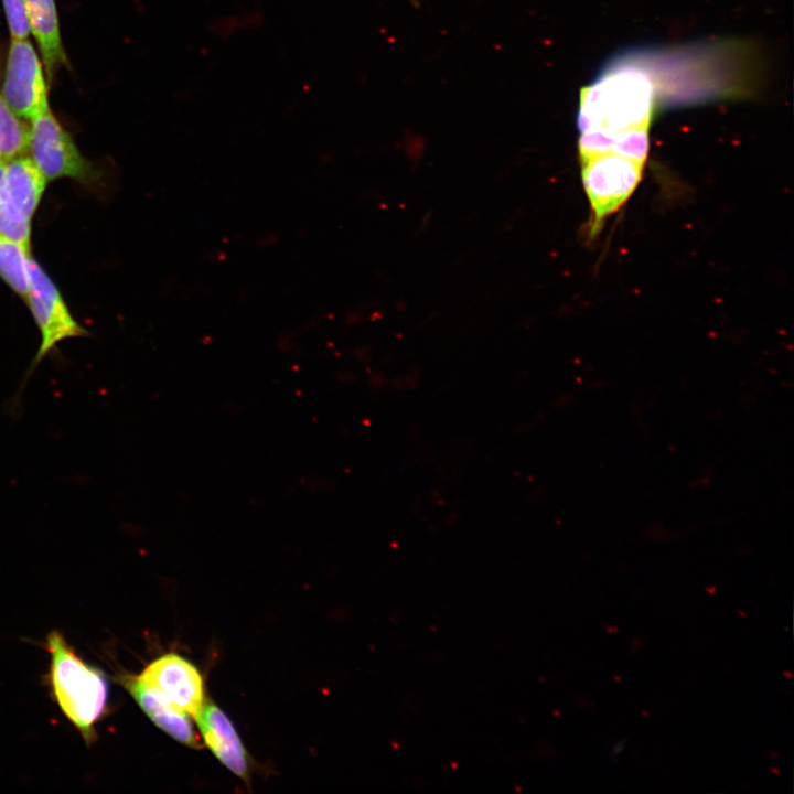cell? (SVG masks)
Wrapping results in <instances>:
<instances>
[{
    "instance_id": "obj_1",
    "label": "cell",
    "mask_w": 794,
    "mask_h": 794,
    "mask_svg": "<svg viewBox=\"0 0 794 794\" xmlns=\"http://www.w3.org/2000/svg\"><path fill=\"white\" fill-rule=\"evenodd\" d=\"M648 72L629 56L616 58L581 90L577 124L581 132L605 128H648L655 99Z\"/></svg>"
},
{
    "instance_id": "obj_2",
    "label": "cell",
    "mask_w": 794,
    "mask_h": 794,
    "mask_svg": "<svg viewBox=\"0 0 794 794\" xmlns=\"http://www.w3.org/2000/svg\"><path fill=\"white\" fill-rule=\"evenodd\" d=\"M46 648L51 655L50 682L54 699L90 744L96 739L95 725L107 709L106 676L83 661L57 631L47 635Z\"/></svg>"
},
{
    "instance_id": "obj_3",
    "label": "cell",
    "mask_w": 794,
    "mask_h": 794,
    "mask_svg": "<svg viewBox=\"0 0 794 794\" xmlns=\"http://www.w3.org/2000/svg\"><path fill=\"white\" fill-rule=\"evenodd\" d=\"M28 150L47 182L68 179L89 187L101 179L50 108L30 121Z\"/></svg>"
},
{
    "instance_id": "obj_4",
    "label": "cell",
    "mask_w": 794,
    "mask_h": 794,
    "mask_svg": "<svg viewBox=\"0 0 794 794\" xmlns=\"http://www.w3.org/2000/svg\"><path fill=\"white\" fill-rule=\"evenodd\" d=\"M25 303L37 326L41 341L26 371L23 385L41 361L56 350L60 343L89 335V332L71 313L56 283L33 256L30 259V288Z\"/></svg>"
},
{
    "instance_id": "obj_5",
    "label": "cell",
    "mask_w": 794,
    "mask_h": 794,
    "mask_svg": "<svg viewBox=\"0 0 794 794\" xmlns=\"http://www.w3.org/2000/svg\"><path fill=\"white\" fill-rule=\"evenodd\" d=\"M644 163L613 153L582 159V182L597 226L615 212L633 193L642 178Z\"/></svg>"
},
{
    "instance_id": "obj_6",
    "label": "cell",
    "mask_w": 794,
    "mask_h": 794,
    "mask_svg": "<svg viewBox=\"0 0 794 794\" xmlns=\"http://www.w3.org/2000/svg\"><path fill=\"white\" fill-rule=\"evenodd\" d=\"M1 77L4 100L23 120L50 108L43 64L28 37L11 39Z\"/></svg>"
},
{
    "instance_id": "obj_7",
    "label": "cell",
    "mask_w": 794,
    "mask_h": 794,
    "mask_svg": "<svg viewBox=\"0 0 794 794\" xmlns=\"http://www.w3.org/2000/svg\"><path fill=\"white\" fill-rule=\"evenodd\" d=\"M180 711L195 717L205 702L200 670L187 659L167 653L152 661L139 675Z\"/></svg>"
},
{
    "instance_id": "obj_8",
    "label": "cell",
    "mask_w": 794,
    "mask_h": 794,
    "mask_svg": "<svg viewBox=\"0 0 794 794\" xmlns=\"http://www.w3.org/2000/svg\"><path fill=\"white\" fill-rule=\"evenodd\" d=\"M205 744L218 761L246 782L249 759L232 721L213 701H205L194 717Z\"/></svg>"
},
{
    "instance_id": "obj_9",
    "label": "cell",
    "mask_w": 794,
    "mask_h": 794,
    "mask_svg": "<svg viewBox=\"0 0 794 794\" xmlns=\"http://www.w3.org/2000/svg\"><path fill=\"white\" fill-rule=\"evenodd\" d=\"M120 682L157 727L184 745L194 749L204 747L189 715L176 709L139 675H121Z\"/></svg>"
},
{
    "instance_id": "obj_10",
    "label": "cell",
    "mask_w": 794,
    "mask_h": 794,
    "mask_svg": "<svg viewBox=\"0 0 794 794\" xmlns=\"http://www.w3.org/2000/svg\"><path fill=\"white\" fill-rule=\"evenodd\" d=\"M46 184L30 155L20 154L4 163L0 200L9 212L32 223Z\"/></svg>"
},
{
    "instance_id": "obj_11",
    "label": "cell",
    "mask_w": 794,
    "mask_h": 794,
    "mask_svg": "<svg viewBox=\"0 0 794 794\" xmlns=\"http://www.w3.org/2000/svg\"><path fill=\"white\" fill-rule=\"evenodd\" d=\"M30 33L39 46L47 84L68 61L62 43L55 0H25Z\"/></svg>"
},
{
    "instance_id": "obj_12",
    "label": "cell",
    "mask_w": 794,
    "mask_h": 794,
    "mask_svg": "<svg viewBox=\"0 0 794 794\" xmlns=\"http://www.w3.org/2000/svg\"><path fill=\"white\" fill-rule=\"evenodd\" d=\"M31 247L0 234V278L24 302L30 288Z\"/></svg>"
},
{
    "instance_id": "obj_13",
    "label": "cell",
    "mask_w": 794,
    "mask_h": 794,
    "mask_svg": "<svg viewBox=\"0 0 794 794\" xmlns=\"http://www.w3.org/2000/svg\"><path fill=\"white\" fill-rule=\"evenodd\" d=\"M29 138L30 125L15 115L0 92V160L6 162L24 154L28 150Z\"/></svg>"
},
{
    "instance_id": "obj_14",
    "label": "cell",
    "mask_w": 794,
    "mask_h": 794,
    "mask_svg": "<svg viewBox=\"0 0 794 794\" xmlns=\"http://www.w3.org/2000/svg\"><path fill=\"white\" fill-rule=\"evenodd\" d=\"M11 39H25L30 34L25 0H2Z\"/></svg>"
},
{
    "instance_id": "obj_15",
    "label": "cell",
    "mask_w": 794,
    "mask_h": 794,
    "mask_svg": "<svg viewBox=\"0 0 794 794\" xmlns=\"http://www.w3.org/2000/svg\"><path fill=\"white\" fill-rule=\"evenodd\" d=\"M4 163H6V162H3V161L0 160V196H1L2 184H3Z\"/></svg>"
},
{
    "instance_id": "obj_16",
    "label": "cell",
    "mask_w": 794,
    "mask_h": 794,
    "mask_svg": "<svg viewBox=\"0 0 794 794\" xmlns=\"http://www.w3.org/2000/svg\"><path fill=\"white\" fill-rule=\"evenodd\" d=\"M706 590H707V592H709V593H711V594H715V593H716V588H713V587H712V588H706Z\"/></svg>"
},
{
    "instance_id": "obj_17",
    "label": "cell",
    "mask_w": 794,
    "mask_h": 794,
    "mask_svg": "<svg viewBox=\"0 0 794 794\" xmlns=\"http://www.w3.org/2000/svg\"><path fill=\"white\" fill-rule=\"evenodd\" d=\"M783 674L786 675V676H788L790 678H792V675H791V674L785 673V672H783Z\"/></svg>"
}]
</instances>
